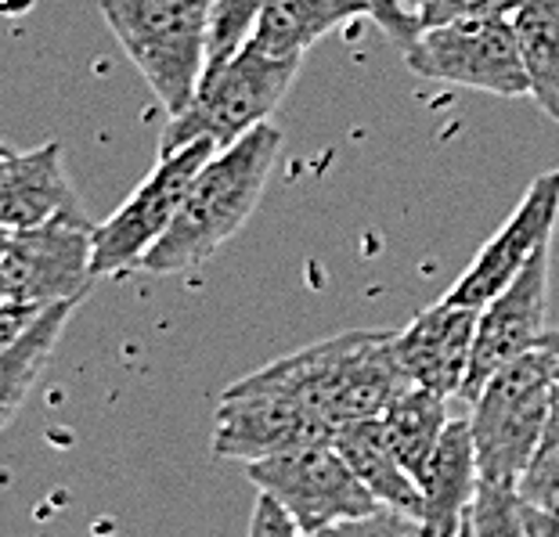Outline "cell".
I'll list each match as a JSON object with an SVG mask.
<instances>
[{"label":"cell","mask_w":559,"mask_h":537,"mask_svg":"<svg viewBox=\"0 0 559 537\" xmlns=\"http://www.w3.org/2000/svg\"><path fill=\"white\" fill-rule=\"evenodd\" d=\"M278 152H282V130L275 123H260L246 138L235 141V145L213 155L199 170L192 188H188L170 231L141 260V271L185 274L206 264L253 217V210L264 199L271 174H275Z\"/></svg>","instance_id":"obj_1"},{"label":"cell","mask_w":559,"mask_h":537,"mask_svg":"<svg viewBox=\"0 0 559 537\" xmlns=\"http://www.w3.org/2000/svg\"><path fill=\"white\" fill-rule=\"evenodd\" d=\"M275 375L332 429L383 419V411L408 390L397 361L394 332H340L271 361Z\"/></svg>","instance_id":"obj_2"},{"label":"cell","mask_w":559,"mask_h":537,"mask_svg":"<svg viewBox=\"0 0 559 537\" xmlns=\"http://www.w3.org/2000/svg\"><path fill=\"white\" fill-rule=\"evenodd\" d=\"M210 4L213 0H98L105 26L170 116L188 109L206 76Z\"/></svg>","instance_id":"obj_3"},{"label":"cell","mask_w":559,"mask_h":537,"mask_svg":"<svg viewBox=\"0 0 559 537\" xmlns=\"http://www.w3.org/2000/svg\"><path fill=\"white\" fill-rule=\"evenodd\" d=\"M556 401V368L545 346L516 357L487 379L484 390L469 401V433L480 480L516 487L549 429Z\"/></svg>","instance_id":"obj_4"},{"label":"cell","mask_w":559,"mask_h":537,"mask_svg":"<svg viewBox=\"0 0 559 537\" xmlns=\"http://www.w3.org/2000/svg\"><path fill=\"white\" fill-rule=\"evenodd\" d=\"M300 62H278V58L257 55L242 47L217 69H206L195 98L185 112L170 116L163 130L159 155L188 148L195 141H210L213 148H228L260 123H271V112L289 94Z\"/></svg>","instance_id":"obj_5"},{"label":"cell","mask_w":559,"mask_h":537,"mask_svg":"<svg viewBox=\"0 0 559 537\" xmlns=\"http://www.w3.org/2000/svg\"><path fill=\"white\" fill-rule=\"evenodd\" d=\"M332 433L336 429L321 422L275 375V368L264 365L221 393L210 451L213 458L249 465L314 444H329Z\"/></svg>","instance_id":"obj_6"},{"label":"cell","mask_w":559,"mask_h":537,"mask_svg":"<svg viewBox=\"0 0 559 537\" xmlns=\"http://www.w3.org/2000/svg\"><path fill=\"white\" fill-rule=\"evenodd\" d=\"M217 148L210 141H195L188 148H177L170 155H159L152 174L141 181L127 202L112 217L91 228V274L98 278H116L130 267H141L148 249L170 231V224L181 210L188 188L199 177Z\"/></svg>","instance_id":"obj_7"},{"label":"cell","mask_w":559,"mask_h":537,"mask_svg":"<svg viewBox=\"0 0 559 537\" xmlns=\"http://www.w3.org/2000/svg\"><path fill=\"white\" fill-rule=\"evenodd\" d=\"M404 65L423 80L455 83L495 98L531 94L513 19H455L423 29L404 51Z\"/></svg>","instance_id":"obj_8"},{"label":"cell","mask_w":559,"mask_h":537,"mask_svg":"<svg viewBox=\"0 0 559 537\" xmlns=\"http://www.w3.org/2000/svg\"><path fill=\"white\" fill-rule=\"evenodd\" d=\"M246 476L257 484L260 494H271L289 512V520L304 537L379 509V501L368 494V487L354 476L347 458L332 448V440L289 451V455L249 462Z\"/></svg>","instance_id":"obj_9"},{"label":"cell","mask_w":559,"mask_h":537,"mask_svg":"<svg viewBox=\"0 0 559 537\" xmlns=\"http://www.w3.org/2000/svg\"><path fill=\"white\" fill-rule=\"evenodd\" d=\"M91 228L94 224L51 220L40 228L11 231L0 256V289L11 303L55 307L91 293Z\"/></svg>","instance_id":"obj_10"},{"label":"cell","mask_w":559,"mask_h":537,"mask_svg":"<svg viewBox=\"0 0 559 537\" xmlns=\"http://www.w3.org/2000/svg\"><path fill=\"white\" fill-rule=\"evenodd\" d=\"M549 256L552 242L542 246L491 303L480 307L477 339H473V361L462 397L473 401L498 368L516 357L538 350L549 332Z\"/></svg>","instance_id":"obj_11"},{"label":"cell","mask_w":559,"mask_h":537,"mask_svg":"<svg viewBox=\"0 0 559 537\" xmlns=\"http://www.w3.org/2000/svg\"><path fill=\"white\" fill-rule=\"evenodd\" d=\"M556 220H559V166L534 177L531 188L520 199V206L509 213V220L495 231L491 242L473 256V264L459 274V282L451 285L444 300L473 310L491 303L531 264V256L542 246L552 242Z\"/></svg>","instance_id":"obj_12"},{"label":"cell","mask_w":559,"mask_h":537,"mask_svg":"<svg viewBox=\"0 0 559 537\" xmlns=\"http://www.w3.org/2000/svg\"><path fill=\"white\" fill-rule=\"evenodd\" d=\"M477 318L480 310L440 300L394 332V350L408 383L433 390L440 397H455V393L462 397L473 361V339H477Z\"/></svg>","instance_id":"obj_13"},{"label":"cell","mask_w":559,"mask_h":537,"mask_svg":"<svg viewBox=\"0 0 559 537\" xmlns=\"http://www.w3.org/2000/svg\"><path fill=\"white\" fill-rule=\"evenodd\" d=\"M51 220L91 224L66 174L62 145L47 141L40 148L0 155V228L26 231Z\"/></svg>","instance_id":"obj_14"},{"label":"cell","mask_w":559,"mask_h":537,"mask_svg":"<svg viewBox=\"0 0 559 537\" xmlns=\"http://www.w3.org/2000/svg\"><path fill=\"white\" fill-rule=\"evenodd\" d=\"M480 469L477 451H473L469 422H448L444 437L426 465L419 491H423V527L430 537H451L477 498Z\"/></svg>","instance_id":"obj_15"},{"label":"cell","mask_w":559,"mask_h":537,"mask_svg":"<svg viewBox=\"0 0 559 537\" xmlns=\"http://www.w3.org/2000/svg\"><path fill=\"white\" fill-rule=\"evenodd\" d=\"M350 19H372L368 0H267L242 47L278 62H304L321 37Z\"/></svg>","instance_id":"obj_16"},{"label":"cell","mask_w":559,"mask_h":537,"mask_svg":"<svg viewBox=\"0 0 559 537\" xmlns=\"http://www.w3.org/2000/svg\"><path fill=\"white\" fill-rule=\"evenodd\" d=\"M332 448L340 451L354 476L368 487L379 505L401 509L408 516L423 520V491L419 484L412 480L408 469L401 465L386 440L383 419H361V422H347L332 433Z\"/></svg>","instance_id":"obj_17"},{"label":"cell","mask_w":559,"mask_h":537,"mask_svg":"<svg viewBox=\"0 0 559 537\" xmlns=\"http://www.w3.org/2000/svg\"><path fill=\"white\" fill-rule=\"evenodd\" d=\"M76 307H80L76 300L47 307L19 339L0 354V429L15 419L22 401L37 386V379L44 375V368L51 361L55 346L62 339V332Z\"/></svg>","instance_id":"obj_18"},{"label":"cell","mask_w":559,"mask_h":537,"mask_svg":"<svg viewBox=\"0 0 559 537\" xmlns=\"http://www.w3.org/2000/svg\"><path fill=\"white\" fill-rule=\"evenodd\" d=\"M448 422H451L448 397H440V393L423 390V386H408L383 411V429H386L390 448H394V455L401 458V465L408 469L415 484L423 480L426 465H430Z\"/></svg>","instance_id":"obj_19"},{"label":"cell","mask_w":559,"mask_h":537,"mask_svg":"<svg viewBox=\"0 0 559 537\" xmlns=\"http://www.w3.org/2000/svg\"><path fill=\"white\" fill-rule=\"evenodd\" d=\"M513 22L531 98L552 123H559V0H527Z\"/></svg>","instance_id":"obj_20"},{"label":"cell","mask_w":559,"mask_h":537,"mask_svg":"<svg viewBox=\"0 0 559 537\" xmlns=\"http://www.w3.org/2000/svg\"><path fill=\"white\" fill-rule=\"evenodd\" d=\"M516 494L527 501V505L559 520V401L552 408V419L538 451L531 455L527 469H523V476L516 480Z\"/></svg>","instance_id":"obj_21"},{"label":"cell","mask_w":559,"mask_h":537,"mask_svg":"<svg viewBox=\"0 0 559 537\" xmlns=\"http://www.w3.org/2000/svg\"><path fill=\"white\" fill-rule=\"evenodd\" d=\"M473 537H527L523 530V501L516 487L480 480L477 498L466 512Z\"/></svg>","instance_id":"obj_22"},{"label":"cell","mask_w":559,"mask_h":537,"mask_svg":"<svg viewBox=\"0 0 559 537\" xmlns=\"http://www.w3.org/2000/svg\"><path fill=\"white\" fill-rule=\"evenodd\" d=\"M267 0H213L210 4V58L206 69L224 65L242 51Z\"/></svg>","instance_id":"obj_23"},{"label":"cell","mask_w":559,"mask_h":537,"mask_svg":"<svg viewBox=\"0 0 559 537\" xmlns=\"http://www.w3.org/2000/svg\"><path fill=\"white\" fill-rule=\"evenodd\" d=\"M307 537H430L423 527V520L408 516L401 509L379 505L368 516H354V520H340L332 527L307 534Z\"/></svg>","instance_id":"obj_24"},{"label":"cell","mask_w":559,"mask_h":537,"mask_svg":"<svg viewBox=\"0 0 559 537\" xmlns=\"http://www.w3.org/2000/svg\"><path fill=\"white\" fill-rule=\"evenodd\" d=\"M527 0H433L419 11V26H444L455 19H513Z\"/></svg>","instance_id":"obj_25"},{"label":"cell","mask_w":559,"mask_h":537,"mask_svg":"<svg viewBox=\"0 0 559 537\" xmlns=\"http://www.w3.org/2000/svg\"><path fill=\"white\" fill-rule=\"evenodd\" d=\"M372 8V22L386 33V40L404 55L415 44V37L423 33L419 15L412 8H404V0H368Z\"/></svg>","instance_id":"obj_26"},{"label":"cell","mask_w":559,"mask_h":537,"mask_svg":"<svg viewBox=\"0 0 559 537\" xmlns=\"http://www.w3.org/2000/svg\"><path fill=\"white\" fill-rule=\"evenodd\" d=\"M246 537H304L300 527L289 520V512L271 494H257L253 516H249V534Z\"/></svg>","instance_id":"obj_27"},{"label":"cell","mask_w":559,"mask_h":537,"mask_svg":"<svg viewBox=\"0 0 559 537\" xmlns=\"http://www.w3.org/2000/svg\"><path fill=\"white\" fill-rule=\"evenodd\" d=\"M44 310L40 307H26V303H4V307H0V354H4L8 346L44 314Z\"/></svg>","instance_id":"obj_28"},{"label":"cell","mask_w":559,"mask_h":537,"mask_svg":"<svg viewBox=\"0 0 559 537\" xmlns=\"http://www.w3.org/2000/svg\"><path fill=\"white\" fill-rule=\"evenodd\" d=\"M523 530H527V537H559V520L523 501Z\"/></svg>","instance_id":"obj_29"},{"label":"cell","mask_w":559,"mask_h":537,"mask_svg":"<svg viewBox=\"0 0 559 537\" xmlns=\"http://www.w3.org/2000/svg\"><path fill=\"white\" fill-rule=\"evenodd\" d=\"M542 346H545V350L552 354V368H556V386H559V332H545Z\"/></svg>","instance_id":"obj_30"},{"label":"cell","mask_w":559,"mask_h":537,"mask_svg":"<svg viewBox=\"0 0 559 537\" xmlns=\"http://www.w3.org/2000/svg\"><path fill=\"white\" fill-rule=\"evenodd\" d=\"M426 4H433V0H404V8H412L415 15H419V11H423Z\"/></svg>","instance_id":"obj_31"},{"label":"cell","mask_w":559,"mask_h":537,"mask_svg":"<svg viewBox=\"0 0 559 537\" xmlns=\"http://www.w3.org/2000/svg\"><path fill=\"white\" fill-rule=\"evenodd\" d=\"M451 537H473V530H469V523H466V520H462V527H459L455 534H451Z\"/></svg>","instance_id":"obj_32"},{"label":"cell","mask_w":559,"mask_h":537,"mask_svg":"<svg viewBox=\"0 0 559 537\" xmlns=\"http://www.w3.org/2000/svg\"><path fill=\"white\" fill-rule=\"evenodd\" d=\"M8 238H11V231L0 228V256H4V249H8Z\"/></svg>","instance_id":"obj_33"},{"label":"cell","mask_w":559,"mask_h":537,"mask_svg":"<svg viewBox=\"0 0 559 537\" xmlns=\"http://www.w3.org/2000/svg\"><path fill=\"white\" fill-rule=\"evenodd\" d=\"M8 152H11V148L4 145V141H0V155H8Z\"/></svg>","instance_id":"obj_34"},{"label":"cell","mask_w":559,"mask_h":537,"mask_svg":"<svg viewBox=\"0 0 559 537\" xmlns=\"http://www.w3.org/2000/svg\"><path fill=\"white\" fill-rule=\"evenodd\" d=\"M556 332H559V329H556Z\"/></svg>","instance_id":"obj_35"}]
</instances>
